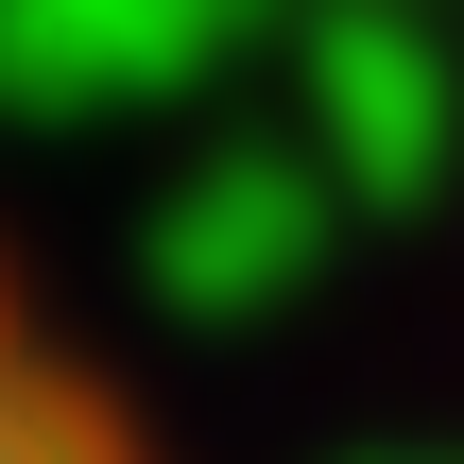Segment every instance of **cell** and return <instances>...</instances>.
<instances>
[{
	"label": "cell",
	"instance_id": "cell-1",
	"mask_svg": "<svg viewBox=\"0 0 464 464\" xmlns=\"http://www.w3.org/2000/svg\"><path fill=\"white\" fill-rule=\"evenodd\" d=\"M0 464H172V430L121 396V362L34 293V258L0 241Z\"/></svg>",
	"mask_w": 464,
	"mask_h": 464
}]
</instances>
